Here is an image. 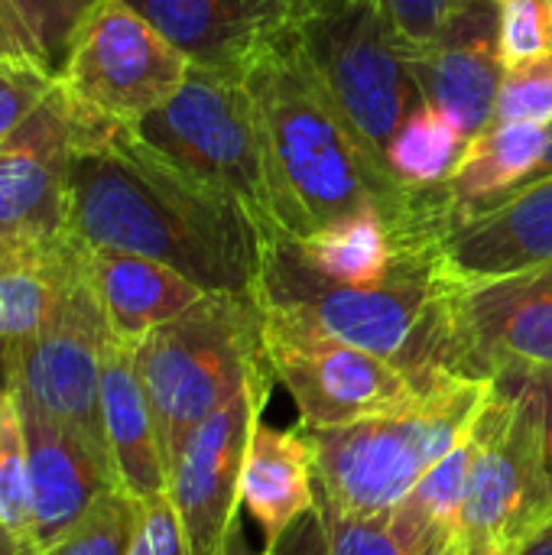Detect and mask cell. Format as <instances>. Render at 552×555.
I'll use <instances>...</instances> for the list:
<instances>
[{
	"instance_id": "obj_13",
	"label": "cell",
	"mask_w": 552,
	"mask_h": 555,
	"mask_svg": "<svg viewBox=\"0 0 552 555\" xmlns=\"http://www.w3.org/2000/svg\"><path fill=\"white\" fill-rule=\"evenodd\" d=\"M452 315L465 377L552 371V263L459 286Z\"/></svg>"
},
{
	"instance_id": "obj_6",
	"label": "cell",
	"mask_w": 552,
	"mask_h": 555,
	"mask_svg": "<svg viewBox=\"0 0 552 555\" xmlns=\"http://www.w3.org/2000/svg\"><path fill=\"white\" fill-rule=\"evenodd\" d=\"M130 127L185 176L234 202L264 244L286 237L257 101L244 72L192 65L182 88Z\"/></svg>"
},
{
	"instance_id": "obj_41",
	"label": "cell",
	"mask_w": 552,
	"mask_h": 555,
	"mask_svg": "<svg viewBox=\"0 0 552 555\" xmlns=\"http://www.w3.org/2000/svg\"><path fill=\"white\" fill-rule=\"evenodd\" d=\"M552 172V124H547V153H543V159H540V166H537V172L530 176V179H540V176H550Z\"/></svg>"
},
{
	"instance_id": "obj_18",
	"label": "cell",
	"mask_w": 552,
	"mask_h": 555,
	"mask_svg": "<svg viewBox=\"0 0 552 555\" xmlns=\"http://www.w3.org/2000/svg\"><path fill=\"white\" fill-rule=\"evenodd\" d=\"M85 273L104 309L111 335L137 345L208 293L179 270L114 247H85Z\"/></svg>"
},
{
	"instance_id": "obj_2",
	"label": "cell",
	"mask_w": 552,
	"mask_h": 555,
	"mask_svg": "<svg viewBox=\"0 0 552 555\" xmlns=\"http://www.w3.org/2000/svg\"><path fill=\"white\" fill-rule=\"evenodd\" d=\"M244 78L257 101L286 241H303L355 211H381L400 234L439 237L455 208L446 189H407L394 179L293 29Z\"/></svg>"
},
{
	"instance_id": "obj_11",
	"label": "cell",
	"mask_w": 552,
	"mask_h": 555,
	"mask_svg": "<svg viewBox=\"0 0 552 555\" xmlns=\"http://www.w3.org/2000/svg\"><path fill=\"white\" fill-rule=\"evenodd\" d=\"M81 111L55 88L0 140V247L10 254H59L81 244L72 231V159Z\"/></svg>"
},
{
	"instance_id": "obj_37",
	"label": "cell",
	"mask_w": 552,
	"mask_h": 555,
	"mask_svg": "<svg viewBox=\"0 0 552 555\" xmlns=\"http://www.w3.org/2000/svg\"><path fill=\"white\" fill-rule=\"evenodd\" d=\"M0 55H23V59H33L29 49H26V39L7 7V0H0ZM39 65V62H36Z\"/></svg>"
},
{
	"instance_id": "obj_28",
	"label": "cell",
	"mask_w": 552,
	"mask_h": 555,
	"mask_svg": "<svg viewBox=\"0 0 552 555\" xmlns=\"http://www.w3.org/2000/svg\"><path fill=\"white\" fill-rule=\"evenodd\" d=\"M137 524V501L120 488L107 491L59 543L39 555H127Z\"/></svg>"
},
{
	"instance_id": "obj_40",
	"label": "cell",
	"mask_w": 552,
	"mask_h": 555,
	"mask_svg": "<svg viewBox=\"0 0 552 555\" xmlns=\"http://www.w3.org/2000/svg\"><path fill=\"white\" fill-rule=\"evenodd\" d=\"M517 555H552V524L543 533H537Z\"/></svg>"
},
{
	"instance_id": "obj_22",
	"label": "cell",
	"mask_w": 552,
	"mask_h": 555,
	"mask_svg": "<svg viewBox=\"0 0 552 555\" xmlns=\"http://www.w3.org/2000/svg\"><path fill=\"white\" fill-rule=\"evenodd\" d=\"M547 153V124H504L491 120L468 137L455 169L442 182L455 215L472 211L517 185H524ZM452 215V218H455Z\"/></svg>"
},
{
	"instance_id": "obj_1",
	"label": "cell",
	"mask_w": 552,
	"mask_h": 555,
	"mask_svg": "<svg viewBox=\"0 0 552 555\" xmlns=\"http://www.w3.org/2000/svg\"><path fill=\"white\" fill-rule=\"evenodd\" d=\"M72 159V231L85 247L130 250L189 276L205 293L254 296L264 237L251 218L205 189L130 124L85 107Z\"/></svg>"
},
{
	"instance_id": "obj_5",
	"label": "cell",
	"mask_w": 552,
	"mask_h": 555,
	"mask_svg": "<svg viewBox=\"0 0 552 555\" xmlns=\"http://www.w3.org/2000/svg\"><path fill=\"white\" fill-rule=\"evenodd\" d=\"M166 472L185 439L254 380L273 374L254 296L208 293L133 345Z\"/></svg>"
},
{
	"instance_id": "obj_24",
	"label": "cell",
	"mask_w": 552,
	"mask_h": 555,
	"mask_svg": "<svg viewBox=\"0 0 552 555\" xmlns=\"http://www.w3.org/2000/svg\"><path fill=\"white\" fill-rule=\"evenodd\" d=\"M85 244L59 254H3L0 257V345L29 338L55 309L65 280L81 263Z\"/></svg>"
},
{
	"instance_id": "obj_33",
	"label": "cell",
	"mask_w": 552,
	"mask_h": 555,
	"mask_svg": "<svg viewBox=\"0 0 552 555\" xmlns=\"http://www.w3.org/2000/svg\"><path fill=\"white\" fill-rule=\"evenodd\" d=\"M127 555H185L182 530L166 494L137 501V524Z\"/></svg>"
},
{
	"instance_id": "obj_27",
	"label": "cell",
	"mask_w": 552,
	"mask_h": 555,
	"mask_svg": "<svg viewBox=\"0 0 552 555\" xmlns=\"http://www.w3.org/2000/svg\"><path fill=\"white\" fill-rule=\"evenodd\" d=\"M0 527H7L23 540H29V527H33L26 433H23L16 397L7 384L0 387Z\"/></svg>"
},
{
	"instance_id": "obj_3",
	"label": "cell",
	"mask_w": 552,
	"mask_h": 555,
	"mask_svg": "<svg viewBox=\"0 0 552 555\" xmlns=\"http://www.w3.org/2000/svg\"><path fill=\"white\" fill-rule=\"evenodd\" d=\"M436 241L439 237L413 241L394 276L377 286L332 283L303 263L293 241H270L264 247L254 299L345 345L381 354L420 380L462 374L452 315L459 286L442 273Z\"/></svg>"
},
{
	"instance_id": "obj_19",
	"label": "cell",
	"mask_w": 552,
	"mask_h": 555,
	"mask_svg": "<svg viewBox=\"0 0 552 555\" xmlns=\"http://www.w3.org/2000/svg\"><path fill=\"white\" fill-rule=\"evenodd\" d=\"M101 423L117 488L133 501L166 494V459L156 420L133 364V345L111 335L101 364Z\"/></svg>"
},
{
	"instance_id": "obj_7",
	"label": "cell",
	"mask_w": 552,
	"mask_h": 555,
	"mask_svg": "<svg viewBox=\"0 0 552 555\" xmlns=\"http://www.w3.org/2000/svg\"><path fill=\"white\" fill-rule=\"evenodd\" d=\"M293 33L361 140L387 163L394 133L426 104L416 46L374 0H296Z\"/></svg>"
},
{
	"instance_id": "obj_38",
	"label": "cell",
	"mask_w": 552,
	"mask_h": 555,
	"mask_svg": "<svg viewBox=\"0 0 552 555\" xmlns=\"http://www.w3.org/2000/svg\"><path fill=\"white\" fill-rule=\"evenodd\" d=\"M215 555H264L254 550V543L247 540V533H244V524H241V514L234 517V524L228 527V537H224V543L218 546V553Z\"/></svg>"
},
{
	"instance_id": "obj_30",
	"label": "cell",
	"mask_w": 552,
	"mask_h": 555,
	"mask_svg": "<svg viewBox=\"0 0 552 555\" xmlns=\"http://www.w3.org/2000/svg\"><path fill=\"white\" fill-rule=\"evenodd\" d=\"M504 68L552 52V0H495Z\"/></svg>"
},
{
	"instance_id": "obj_20",
	"label": "cell",
	"mask_w": 552,
	"mask_h": 555,
	"mask_svg": "<svg viewBox=\"0 0 552 555\" xmlns=\"http://www.w3.org/2000/svg\"><path fill=\"white\" fill-rule=\"evenodd\" d=\"M316 507L312 452L299 429H277L254 420L244 472H241V511L257 524L264 540H277L293 520Z\"/></svg>"
},
{
	"instance_id": "obj_29",
	"label": "cell",
	"mask_w": 552,
	"mask_h": 555,
	"mask_svg": "<svg viewBox=\"0 0 552 555\" xmlns=\"http://www.w3.org/2000/svg\"><path fill=\"white\" fill-rule=\"evenodd\" d=\"M495 120L552 124V52L504 68Z\"/></svg>"
},
{
	"instance_id": "obj_43",
	"label": "cell",
	"mask_w": 552,
	"mask_h": 555,
	"mask_svg": "<svg viewBox=\"0 0 552 555\" xmlns=\"http://www.w3.org/2000/svg\"><path fill=\"white\" fill-rule=\"evenodd\" d=\"M293 3H296V0H293Z\"/></svg>"
},
{
	"instance_id": "obj_8",
	"label": "cell",
	"mask_w": 552,
	"mask_h": 555,
	"mask_svg": "<svg viewBox=\"0 0 552 555\" xmlns=\"http://www.w3.org/2000/svg\"><path fill=\"white\" fill-rule=\"evenodd\" d=\"M260 319L267 364L299 413L296 429H332L403 410L436 380H420L407 367L345 345L290 312L260 306Z\"/></svg>"
},
{
	"instance_id": "obj_9",
	"label": "cell",
	"mask_w": 552,
	"mask_h": 555,
	"mask_svg": "<svg viewBox=\"0 0 552 555\" xmlns=\"http://www.w3.org/2000/svg\"><path fill=\"white\" fill-rule=\"evenodd\" d=\"M111 325L85 273V254L65 280L49 319L23 341L0 345L3 377L13 390L81 433L107 455L101 423V364ZM111 459V455H107Z\"/></svg>"
},
{
	"instance_id": "obj_34",
	"label": "cell",
	"mask_w": 552,
	"mask_h": 555,
	"mask_svg": "<svg viewBox=\"0 0 552 555\" xmlns=\"http://www.w3.org/2000/svg\"><path fill=\"white\" fill-rule=\"evenodd\" d=\"M390 20L394 26L420 49L423 42H429L442 20L462 3V0H374Z\"/></svg>"
},
{
	"instance_id": "obj_16",
	"label": "cell",
	"mask_w": 552,
	"mask_h": 555,
	"mask_svg": "<svg viewBox=\"0 0 552 555\" xmlns=\"http://www.w3.org/2000/svg\"><path fill=\"white\" fill-rule=\"evenodd\" d=\"M416 78L426 101L446 111L465 137L485 130L504 78L495 0H462L416 49Z\"/></svg>"
},
{
	"instance_id": "obj_36",
	"label": "cell",
	"mask_w": 552,
	"mask_h": 555,
	"mask_svg": "<svg viewBox=\"0 0 552 555\" xmlns=\"http://www.w3.org/2000/svg\"><path fill=\"white\" fill-rule=\"evenodd\" d=\"M514 374L537 410V436H540V459H543V472L552 488V371H508Z\"/></svg>"
},
{
	"instance_id": "obj_32",
	"label": "cell",
	"mask_w": 552,
	"mask_h": 555,
	"mask_svg": "<svg viewBox=\"0 0 552 555\" xmlns=\"http://www.w3.org/2000/svg\"><path fill=\"white\" fill-rule=\"evenodd\" d=\"M319 511L329 530L332 555H407L400 550L397 537L390 533L387 517H351L329 507Z\"/></svg>"
},
{
	"instance_id": "obj_12",
	"label": "cell",
	"mask_w": 552,
	"mask_h": 555,
	"mask_svg": "<svg viewBox=\"0 0 552 555\" xmlns=\"http://www.w3.org/2000/svg\"><path fill=\"white\" fill-rule=\"evenodd\" d=\"M273 374L254 380L211 413L169 465L166 498L176 511L185 555H215L241 514V472L254 420L264 413Z\"/></svg>"
},
{
	"instance_id": "obj_21",
	"label": "cell",
	"mask_w": 552,
	"mask_h": 555,
	"mask_svg": "<svg viewBox=\"0 0 552 555\" xmlns=\"http://www.w3.org/2000/svg\"><path fill=\"white\" fill-rule=\"evenodd\" d=\"M423 237L436 234H400L381 211H355L293 244L319 276L345 286H377L394 276L410 244Z\"/></svg>"
},
{
	"instance_id": "obj_23",
	"label": "cell",
	"mask_w": 552,
	"mask_h": 555,
	"mask_svg": "<svg viewBox=\"0 0 552 555\" xmlns=\"http://www.w3.org/2000/svg\"><path fill=\"white\" fill-rule=\"evenodd\" d=\"M475 459L472 433L387 514L390 533L407 555H449L462 530L465 481Z\"/></svg>"
},
{
	"instance_id": "obj_15",
	"label": "cell",
	"mask_w": 552,
	"mask_h": 555,
	"mask_svg": "<svg viewBox=\"0 0 552 555\" xmlns=\"http://www.w3.org/2000/svg\"><path fill=\"white\" fill-rule=\"evenodd\" d=\"M13 397L23 416L26 455H29V488H33L29 543L36 546V553H42L52 543H59L107 491L117 488V475L111 459L101 449H94L81 433L59 423L52 413L36 406L20 390H13Z\"/></svg>"
},
{
	"instance_id": "obj_10",
	"label": "cell",
	"mask_w": 552,
	"mask_h": 555,
	"mask_svg": "<svg viewBox=\"0 0 552 555\" xmlns=\"http://www.w3.org/2000/svg\"><path fill=\"white\" fill-rule=\"evenodd\" d=\"M192 62L127 0H101L75 33L59 85L107 120L137 124L163 107Z\"/></svg>"
},
{
	"instance_id": "obj_26",
	"label": "cell",
	"mask_w": 552,
	"mask_h": 555,
	"mask_svg": "<svg viewBox=\"0 0 552 555\" xmlns=\"http://www.w3.org/2000/svg\"><path fill=\"white\" fill-rule=\"evenodd\" d=\"M98 3L101 0H7L33 62L55 78L65 68L78 26Z\"/></svg>"
},
{
	"instance_id": "obj_31",
	"label": "cell",
	"mask_w": 552,
	"mask_h": 555,
	"mask_svg": "<svg viewBox=\"0 0 552 555\" xmlns=\"http://www.w3.org/2000/svg\"><path fill=\"white\" fill-rule=\"evenodd\" d=\"M55 75L23 55H0V140L16 130L55 88Z\"/></svg>"
},
{
	"instance_id": "obj_42",
	"label": "cell",
	"mask_w": 552,
	"mask_h": 555,
	"mask_svg": "<svg viewBox=\"0 0 552 555\" xmlns=\"http://www.w3.org/2000/svg\"><path fill=\"white\" fill-rule=\"evenodd\" d=\"M3 254H7V250H3V247H0V257H3Z\"/></svg>"
},
{
	"instance_id": "obj_35",
	"label": "cell",
	"mask_w": 552,
	"mask_h": 555,
	"mask_svg": "<svg viewBox=\"0 0 552 555\" xmlns=\"http://www.w3.org/2000/svg\"><path fill=\"white\" fill-rule=\"evenodd\" d=\"M264 555H332L322 511L312 507L299 520H293L277 540L264 546Z\"/></svg>"
},
{
	"instance_id": "obj_39",
	"label": "cell",
	"mask_w": 552,
	"mask_h": 555,
	"mask_svg": "<svg viewBox=\"0 0 552 555\" xmlns=\"http://www.w3.org/2000/svg\"><path fill=\"white\" fill-rule=\"evenodd\" d=\"M0 555H39V553L33 550V543H29V540H23V537L10 533L7 527H0Z\"/></svg>"
},
{
	"instance_id": "obj_25",
	"label": "cell",
	"mask_w": 552,
	"mask_h": 555,
	"mask_svg": "<svg viewBox=\"0 0 552 555\" xmlns=\"http://www.w3.org/2000/svg\"><path fill=\"white\" fill-rule=\"evenodd\" d=\"M468 137L436 104H420L387 146V169L407 189H433L449 179Z\"/></svg>"
},
{
	"instance_id": "obj_14",
	"label": "cell",
	"mask_w": 552,
	"mask_h": 555,
	"mask_svg": "<svg viewBox=\"0 0 552 555\" xmlns=\"http://www.w3.org/2000/svg\"><path fill=\"white\" fill-rule=\"evenodd\" d=\"M439 267L455 286H475L552 263V172L455 215L439 241Z\"/></svg>"
},
{
	"instance_id": "obj_4",
	"label": "cell",
	"mask_w": 552,
	"mask_h": 555,
	"mask_svg": "<svg viewBox=\"0 0 552 555\" xmlns=\"http://www.w3.org/2000/svg\"><path fill=\"white\" fill-rule=\"evenodd\" d=\"M498 380L436 377L413 403L332 429H299L312 452L316 504L387 517L478 423Z\"/></svg>"
},
{
	"instance_id": "obj_17",
	"label": "cell",
	"mask_w": 552,
	"mask_h": 555,
	"mask_svg": "<svg viewBox=\"0 0 552 555\" xmlns=\"http://www.w3.org/2000/svg\"><path fill=\"white\" fill-rule=\"evenodd\" d=\"M192 65L247 72L296 20L293 0H127Z\"/></svg>"
}]
</instances>
